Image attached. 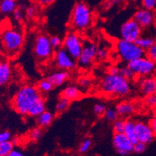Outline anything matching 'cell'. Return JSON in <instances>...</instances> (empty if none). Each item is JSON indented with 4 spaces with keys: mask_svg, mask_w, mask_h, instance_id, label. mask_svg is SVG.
<instances>
[{
    "mask_svg": "<svg viewBox=\"0 0 156 156\" xmlns=\"http://www.w3.org/2000/svg\"><path fill=\"white\" fill-rule=\"evenodd\" d=\"M139 91L143 96L155 94L156 93V76H147L140 77L137 83Z\"/></svg>",
    "mask_w": 156,
    "mask_h": 156,
    "instance_id": "15",
    "label": "cell"
},
{
    "mask_svg": "<svg viewBox=\"0 0 156 156\" xmlns=\"http://www.w3.org/2000/svg\"><path fill=\"white\" fill-rule=\"evenodd\" d=\"M12 69L10 63L7 61L0 62V87L7 84L12 78Z\"/></svg>",
    "mask_w": 156,
    "mask_h": 156,
    "instance_id": "16",
    "label": "cell"
},
{
    "mask_svg": "<svg viewBox=\"0 0 156 156\" xmlns=\"http://www.w3.org/2000/svg\"><path fill=\"white\" fill-rule=\"evenodd\" d=\"M2 28H3V27H2V25H0V36H1V34H2Z\"/></svg>",
    "mask_w": 156,
    "mask_h": 156,
    "instance_id": "49",
    "label": "cell"
},
{
    "mask_svg": "<svg viewBox=\"0 0 156 156\" xmlns=\"http://www.w3.org/2000/svg\"><path fill=\"white\" fill-rule=\"evenodd\" d=\"M69 105H70V101L63 97H60L55 106V112L57 114L62 113L68 109Z\"/></svg>",
    "mask_w": 156,
    "mask_h": 156,
    "instance_id": "26",
    "label": "cell"
},
{
    "mask_svg": "<svg viewBox=\"0 0 156 156\" xmlns=\"http://www.w3.org/2000/svg\"><path fill=\"white\" fill-rule=\"evenodd\" d=\"M33 50L37 60L41 62H45L53 58L54 48L50 43V37L45 34H40L36 37Z\"/></svg>",
    "mask_w": 156,
    "mask_h": 156,
    "instance_id": "6",
    "label": "cell"
},
{
    "mask_svg": "<svg viewBox=\"0 0 156 156\" xmlns=\"http://www.w3.org/2000/svg\"><path fill=\"white\" fill-rule=\"evenodd\" d=\"M112 144L118 154L127 155L133 151L134 144L123 133H114Z\"/></svg>",
    "mask_w": 156,
    "mask_h": 156,
    "instance_id": "12",
    "label": "cell"
},
{
    "mask_svg": "<svg viewBox=\"0 0 156 156\" xmlns=\"http://www.w3.org/2000/svg\"><path fill=\"white\" fill-rule=\"evenodd\" d=\"M146 144L144 143H142V142H136L134 144V146H133V151L135 153H143L146 150Z\"/></svg>",
    "mask_w": 156,
    "mask_h": 156,
    "instance_id": "42",
    "label": "cell"
},
{
    "mask_svg": "<svg viewBox=\"0 0 156 156\" xmlns=\"http://www.w3.org/2000/svg\"><path fill=\"white\" fill-rule=\"evenodd\" d=\"M126 124V119L123 118H118L115 121L113 122L112 124V129H113L114 133H123Z\"/></svg>",
    "mask_w": 156,
    "mask_h": 156,
    "instance_id": "28",
    "label": "cell"
},
{
    "mask_svg": "<svg viewBox=\"0 0 156 156\" xmlns=\"http://www.w3.org/2000/svg\"><path fill=\"white\" fill-rule=\"evenodd\" d=\"M5 156H26L24 153L19 149H12L9 153H8Z\"/></svg>",
    "mask_w": 156,
    "mask_h": 156,
    "instance_id": "46",
    "label": "cell"
},
{
    "mask_svg": "<svg viewBox=\"0 0 156 156\" xmlns=\"http://www.w3.org/2000/svg\"><path fill=\"white\" fill-rule=\"evenodd\" d=\"M143 8L149 10H155L156 9V0H140Z\"/></svg>",
    "mask_w": 156,
    "mask_h": 156,
    "instance_id": "40",
    "label": "cell"
},
{
    "mask_svg": "<svg viewBox=\"0 0 156 156\" xmlns=\"http://www.w3.org/2000/svg\"><path fill=\"white\" fill-rule=\"evenodd\" d=\"M119 67L116 66H111L108 69V73L109 74H118L119 73Z\"/></svg>",
    "mask_w": 156,
    "mask_h": 156,
    "instance_id": "47",
    "label": "cell"
},
{
    "mask_svg": "<svg viewBox=\"0 0 156 156\" xmlns=\"http://www.w3.org/2000/svg\"><path fill=\"white\" fill-rule=\"evenodd\" d=\"M130 1H132V2H136V1H137V0H130Z\"/></svg>",
    "mask_w": 156,
    "mask_h": 156,
    "instance_id": "50",
    "label": "cell"
},
{
    "mask_svg": "<svg viewBox=\"0 0 156 156\" xmlns=\"http://www.w3.org/2000/svg\"><path fill=\"white\" fill-rule=\"evenodd\" d=\"M155 10H156V9H155Z\"/></svg>",
    "mask_w": 156,
    "mask_h": 156,
    "instance_id": "53",
    "label": "cell"
},
{
    "mask_svg": "<svg viewBox=\"0 0 156 156\" xmlns=\"http://www.w3.org/2000/svg\"><path fill=\"white\" fill-rule=\"evenodd\" d=\"M115 110L119 116L122 118L129 116L135 112L136 108L133 102L129 101H123L118 103L115 106Z\"/></svg>",
    "mask_w": 156,
    "mask_h": 156,
    "instance_id": "17",
    "label": "cell"
},
{
    "mask_svg": "<svg viewBox=\"0 0 156 156\" xmlns=\"http://www.w3.org/2000/svg\"><path fill=\"white\" fill-rule=\"evenodd\" d=\"M24 41L22 28L16 26L3 27L0 36V52L7 57L16 56L23 48Z\"/></svg>",
    "mask_w": 156,
    "mask_h": 156,
    "instance_id": "1",
    "label": "cell"
},
{
    "mask_svg": "<svg viewBox=\"0 0 156 156\" xmlns=\"http://www.w3.org/2000/svg\"><path fill=\"white\" fill-rule=\"evenodd\" d=\"M13 143L11 140L0 142V156H5L13 149Z\"/></svg>",
    "mask_w": 156,
    "mask_h": 156,
    "instance_id": "29",
    "label": "cell"
},
{
    "mask_svg": "<svg viewBox=\"0 0 156 156\" xmlns=\"http://www.w3.org/2000/svg\"><path fill=\"white\" fill-rule=\"evenodd\" d=\"M37 87L41 93H48L52 90L54 86L48 78H46L40 80L37 83Z\"/></svg>",
    "mask_w": 156,
    "mask_h": 156,
    "instance_id": "25",
    "label": "cell"
},
{
    "mask_svg": "<svg viewBox=\"0 0 156 156\" xmlns=\"http://www.w3.org/2000/svg\"><path fill=\"white\" fill-rule=\"evenodd\" d=\"M50 43L54 49H58L62 48V39L57 35L50 37Z\"/></svg>",
    "mask_w": 156,
    "mask_h": 156,
    "instance_id": "36",
    "label": "cell"
},
{
    "mask_svg": "<svg viewBox=\"0 0 156 156\" xmlns=\"http://www.w3.org/2000/svg\"><path fill=\"white\" fill-rule=\"evenodd\" d=\"M54 115L49 111H44L42 113H41L38 116L36 117V121H37V124L38 125L39 127L44 128L49 126L52 122L53 120Z\"/></svg>",
    "mask_w": 156,
    "mask_h": 156,
    "instance_id": "22",
    "label": "cell"
},
{
    "mask_svg": "<svg viewBox=\"0 0 156 156\" xmlns=\"http://www.w3.org/2000/svg\"><path fill=\"white\" fill-rule=\"evenodd\" d=\"M83 40L79 32L72 30L68 32L65 37L62 39V48L68 53L77 59L81 53L83 46Z\"/></svg>",
    "mask_w": 156,
    "mask_h": 156,
    "instance_id": "8",
    "label": "cell"
},
{
    "mask_svg": "<svg viewBox=\"0 0 156 156\" xmlns=\"http://www.w3.org/2000/svg\"><path fill=\"white\" fill-rule=\"evenodd\" d=\"M41 134H42V132H41V127L34 128L29 133V137H30V139L31 140L35 141V140H37L38 139H40V137L41 136Z\"/></svg>",
    "mask_w": 156,
    "mask_h": 156,
    "instance_id": "39",
    "label": "cell"
},
{
    "mask_svg": "<svg viewBox=\"0 0 156 156\" xmlns=\"http://www.w3.org/2000/svg\"><path fill=\"white\" fill-rule=\"evenodd\" d=\"M148 124L150 127L151 128V129H152V131L154 132V135L156 136V111H154V113H153L152 116L149 120Z\"/></svg>",
    "mask_w": 156,
    "mask_h": 156,
    "instance_id": "44",
    "label": "cell"
},
{
    "mask_svg": "<svg viewBox=\"0 0 156 156\" xmlns=\"http://www.w3.org/2000/svg\"><path fill=\"white\" fill-rule=\"evenodd\" d=\"M142 28L133 18L122 23L119 29L121 39L129 41H135L142 35Z\"/></svg>",
    "mask_w": 156,
    "mask_h": 156,
    "instance_id": "9",
    "label": "cell"
},
{
    "mask_svg": "<svg viewBox=\"0 0 156 156\" xmlns=\"http://www.w3.org/2000/svg\"><path fill=\"white\" fill-rule=\"evenodd\" d=\"M69 76L68 71L59 69L54 73H51L47 78L51 82L54 87H59L68 80Z\"/></svg>",
    "mask_w": 156,
    "mask_h": 156,
    "instance_id": "18",
    "label": "cell"
},
{
    "mask_svg": "<svg viewBox=\"0 0 156 156\" xmlns=\"http://www.w3.org/2000/svg\"><path fill=\"white\" fill-rule=\"evenodd\" d=\"M155 28H156V23H155Z\"/></svg>",
    "mask_w": 156,
    "mask_h": 156,
    "instance_id": "51",
    "label": "cell"
},
{
    "mask_svg": "<svg viewBox=\"0 0 156 156\" xmlns=\"http://www.w3.org/2000/svg\"><path fill=\"white\" fill-rule=\"evenodd\" d=\"M146 55L156 63V40L152 46L146 51Z\"/></svg>",
    "mask_w": 156,
    "mask_h": 156,
    "instance_id": "41",
    "label": "cell"
},
{
    "mask_svg": "<svg viewBox=\"0 0 156 156\" xmlns=\"http://www.w3.org/2000/svg\"><path fill=\"white\" fill-rule=\"evenodd\" d=\"M91 145H92V141H91V140L90 139H85L80 144V147H79V151L81 154L86 153L90 148Z\"/></svg>",
    "mask_w": 156,
    "mask_h": 156,
    "instance_id": "38",
    "label": "cell"
},
{
    "mask_svg": "<svg viewBox=\"0 0 156 156\" xmlns=\"http://www.w3.org/2000/svg\"><path fill=\"white\" fill-rule=\"evenodd\" d=\"M37 86L25 84L20 87L12 99L13 109L22 115H27L31 105L41 97Z\"/></svg>",
    "mask_w": 156,
    "mask_h": 156,
    "instance_id": "3",
    "label": "cell"
},
{
    "mask_svg": "<svg viewBox=\"0 0 156 156\" xmlns=\"http://www.w3.org/2000/svg\"><path fill=\"white\" fill-rule=\"evenodd\" d=\"M34 1L37 3V5H40V6L47 7L48 5L54 3L56 0H34Z\"/></svg>",
    "mask_w": 156,
    "mask_h": 156,
    "instance_id": "43",
    "label": "cell"
},
{
    "mask_svg": "<svg viewBox=\"0 0 156 156\" xmlns=\"http://www.w3.org/2000/svg\"><path fill=\"white\" fill-rule=\"evenodd\" d=\"M106 107L102 103H96L93 107V112L97 116H103L106 111Z\"/></svg>",
    "mask_w": 156,
    "mask_h": 156,
    "instance_id": "35",
    "label": "cell"
},
{
    "mask_svg": "<svg viewBox=\"0 0 156 156\" xmlns=\"http://www.w3.org/2000/svg\"><path fill=\"white\" fill-rule=\"evenodd\" d=\"M104 116H105V119H106L107 121H108V122H112L119 118V115H118V113H117L115 108H107Z\"/></svg>",
    "mask_w": 156,
    "mask_h": 156,
    "instance_id": "31",
    "label": "cell"
},
{
    "mask_svg": "<svg viewBox=\"0 0 156 156\" xmlns=\"http://www.w3.org/2000/svg\"><path fill=\"white\" fill-rule=\"evenodd\" d=\"M122 0H108V2H106L108 5V7L110 6H113V5H116L118 4H120L122 2Z\"/></svg>",
    "mask_w": 156,
    "mask_h": 156,
    "instance_id": "48",
    "label": "cell"
},
{
    "mask_svg": "<svg viewBox=\"0 0 156 156\" xmlns=\"http://www.w3.org/2000/svg\"><path fill=\"white\" fill-rule=\"evenodd\" d=\"M115 51L121 60L129 63V62L144 56L145 51L133 41L120 39L115 43Z\"/></svg>",
    "mask_w": 156,
    "mask_h": 156,
    "instance_id": "5",
    "label": "cell"
},
{
    "mask_svg": "<svg viewBox=\"0 0 156 156\" xmlns=\"http://www.w3.org/2000/svg\"><path fill=\"white\" fill-rule=\"evenodd\" d=\"M135 129H136V140L139 142H142L147 144L151 143L154 140V135L151 128L148 123L143 121H137L135 123Z\"/></svg>",
    "mask_w": 156,
    "mask_h": 156,
    "instance_id": "13",
    "label": "cell"
},
{
    "mask_svg": "<svg viewBox=\"0 0 156 156\" xmlns=\"http://www.w3.org/2000/svg\"><path fill=\"white\" fill-rule=\"evenodd\" d=\"M46 109V106H45V100L44 98L41 96L35 101V102L31 105L28 111V114L27 115L31 117H37L41 113H42Z\"/></svg>",
    "mask_w": 156,
    "mask_h": 156,
    "instance_id": "21",
    "label": "cell"
},
{
    "mask_svg": "<svg viewBox=\"0 0 156 156\" xmlns=\"http://www.w3.org/2000/svg\"><path fill=\"white\" fill-rule=\"evenodd\" d=\"M38 8L36 5H30L25 9V16L28 19H34L37 14Z\"/></svg>",
    "mask_w": 156,
    "mask_h": 156,
    "instance_id": "33",
    "label": "cell"
},
{
    "mask_svg": "<svg viewBox=\"0 0 156 156\" xmlns=\"http://www.w3.org/2000/svg\"><path fill=\"white\" fill-rule=\"evenodd\" d=\"M155 97H156V93H155Z\"/></svg>",
    "mask_w": 156,
    "mask_h": 156,
    "instance_id": "52",
    "label": "cell"
},
{
    "mask_svg": "<svg viewBox=\"0 0 156 156\" xmlns=\"http://www.w3.org/2000/svg\"><path fill=\"white\" fill-rule=\"evenodd\" d=\"M135 123H136V122H134L132 119H126V124H125L124 131H123V133L133 142V144L137 142L136 136V129H135Z\"/></svg>",
    "mask_w": 156,
    "mask_h": 156,
    "instance_id": "23",
    "label": "cell"
},
{
    "mask_svg": "<svg viewBox=\"0 0 156 156\" xmlns=\"http://www.w3.org/2000/svg\"><path fill=\"white\" fill-rule=\"evenodd\" d=\"M155 40L156 39H154L153 37H151V36L141 35L140 37H138V38L136 39V41H135V42H136V44H137L141 49H143L144 51H146L152 46L153 44H154V41H155Z\"/></svg>",
    "mask_w": 156,
    "mask_h": 156,
    "instance_id": "24",
    "label": "cell"
},
{
    "mask_svg": "<svg viewBox=\"0 0 156 156\" xmlns=\"http://www.w3.org/2000/svg\"><path fill=\"white\" fill-rule=\"evenodd\" d=\"M12 16H13V19L18 23L23 21V18L25 17V9L21 6L18 5V7L12 13Z\"/></svg>",
    "mask_w": 156,
    "mask_h": 156,
    "instance_id": "34",
    "label": "cell"
},
{
    "mask_svg": "<svg viewBox=\"0 0 156 156\" xmlns=\"http://www.w3.org/2000/svg\"><path fill=\"white\" fill-rule=\"evenodd\" d=\"M17 7V0H0V14L2 16L12 14Z\"/></svg>",
    "mask_w": 156,
    "mask_h": 156,
    "instance_id": "20",
    "label": "cell"
},
{
    "mask_svg": "<svg viewBox=\"0 0 156 156\" xmlns=\"http://www.w3.org/2000/svg\"><path fill=\"white\" fill-rule=\"evenodd\" d=\"M93 13L90 6L85 2H77L71 12L69 23L73 30L77 32L84 31L91 26Z\"/></svg>",
    "mask_w": 156,
    "mask_h": 156,
    "instance_id": "4",
    "label": "cell"
},
{
    "mask_svg": "<svg viewBox=\"0 0 156 156\" xmlns=\"http://www.w3.org/2000/svg\"><path fill=\"white\" fill-rule=\"evenodd\" d=\"M54 62L55 66L62 70L69 71L76 67V58L69 55L63 48H58L53 55Z\"/></svg>",
    "mask_w": 156,
    "mask_h": 156,
    "instance_id": "11",
    "label": "cell"
},
{
    "mask_svg": "<svg viewBox=\"0 0 156 156\" xmlns=\"http://www.w3.org/2000/svg\"><path fill=\"white\" fill-rule=\"evenodd\" d=\"M11 134L7 130H4V131L0 132V142H5L10 140Z\"/></svg>",
    "mask_w": 156,
    "mask_h": 156,
    "instance_id": "45",
    "label": "cell"
},
{
    "mask_svg": "<svg viewBox=\"0 0 156 156\" xmlns=\"http://www.w3.org/2000/svg\"><path fill=\"white\" fill-rule=\"evenodd\" d=\"M99 90L102 94L110 97H124L131 91V83L119 73H107L100 82Z\"/></svg>",
    "mask_w": 156,
    "mask_h": 156,
    "instance_id": "2",
    "label": "cell"
},
{
    "mask_svg": "<svg viewBox=\"0 0 156 156\" xmlns=\"http://www.w3.org/2000/svg\"><path fill=\"white\" fill-rule=\"evenodd\" d=\"M108 48L106 46H98L97 48V55L96 58L99 59V60H105L108 57Z\"/></svg>",
    "mask_w": 156,
    "mask_h": 156,
    "instance_id": "32",
    "label": "cell"
},
{
    "mask_svg": "<svg viewBox=\"0 0 156 156\" xmlns=\"http://www.w3.org/2000/svg\"><path fill=\"white\" fill-rule=\"evenodd\" d=\"M144 104L148 108H156V97L155 94L147 95L144 97Z\"/></svg>",
    "mask_w": 156,
    "mask_h": 156,
    "instance_id": "37",
    "label": "cell"
},
{
    "mask_svg": "<svg viewBox=\"0 0 156 156\" xmlns=\"http://www.w3.org/2000/svg\"><path fill=\"white\" fill-rule=\"evenodd\" d=\"M97 48V44L94 41H84L81 53L77 58L78 65L84 69L91 66L96 58Z\"/></svg>",
    "mask_w": 156,
    "mask_h": 156,
    "instance_id": "10",
    "label": "cell"
},
{
    "mask_svg": "<svg viewBox=\"0 0 156 156\" xmlns=\"http://www.w3.org/2000/svg\"><path fill=\"white\" fill-rule=\"evenodd\" d=\"M91 86H92V82H91L90 78L87 77V76H83L78 80V87H80L82 91L88 90L91 87Z\"/></svg>",
    "mask_w": 156,
    "mask_h": 156,
    "instance_id": "30",
    "label": "cell"
},
{
    "mask_svg": "<svg viewBox=\"0 0 156 156\" xmlns=\"http://www.w3.org/2000/svg\"><path fill=\"white\" fill-rule=\"evenodd\" d=\"M82 95V90L76 85H69L62 90L61 97H63L69 101L79 99Z\"/></svg>",
    "mask_w": 156,
    "mask_h": 156,
    "instance_id": "19",
    "label": "cell"
},
{
    "mask_svg": "<svg viewBox=\"0 0 156 156\" xmlns=\"http://www.w3.org/2000/svg\"><path fill=\"white\" fill-rule=\"evenodd\" d=\"M133 19L143 29L151 27L156 23V13L144 8L138 9L133 15Z\"/></svg>",
    "mask_w": 156,
    "mask_h": 156,
    "instance_id": "14",
    "label": "cell"
},
{
    "mask_svg": "<svg viewBox=\"0 0 156 156\" xmlns=\"http://www.w3.org/2000/svg\"><path fill=\"white\" fill-rule=\"evenodd\" d=\"M119 74L123 76L124 78H126V79H127L129 81H131L132 80H133L136 77V76H135V74L133 73V71H132V69L128 66V65L119 67Z\"/></svg>",
    "mask_w": 156,
    "mask_h": 156,
    "instance_id": "27",
    "label": "cell"
},
{
    "mask_svg": "<svg viewBox=\"0 0 156 156\" xmlns=\"http://www.w3.org/2000/svg\"><path fill=\"white\" fill-rule=\"evenodd\" d=\"M127 65L132 69L136 77L151 76L156 72V63L147 55L134 59L127 63Z\"/></svg>",
    "mask_w": 156,
    "mask_h": 156,
    "instance_id": "7",
    "label": "cell"
}]
</instances>
